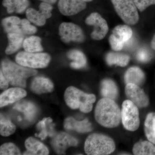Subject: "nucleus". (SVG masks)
Here are the masks:
<instances>
[{"instance_id": "15", "label": "nucleus", "mask_w": 155, "mask_h": 155, "mask_svg": "<svg viewBox=\"0 0 155 155\" xmlns=\"http://www.w3.org/2000/svg\"><path fill=\"white\" fill-rule=\"evenodd\" d=\"M14 110L24 114L25 119L29 122H33L36 119L38 114V109L31 102L25 100H21L14 105Z\"/></svg>"}, {"instance_id": "38", "label": "nucleus", "mask_w": 155, "mask_h": 155, "mask_svg": "<svg viewBox=\"0 0 155 155\" xmlns=\"http://www.w3.org/2000/svg\"><path fill=\"white\" fill-rule=\"evenodd\" d=\"M39 1H41V2H44L48 3V4L53 5L55 4L58 0H39Z\"/></svg>"}, {"instance_id": "34", "label": "nucleus", "mask_w": 155, "mask_h": 155, "mask_svg": "<svg viewBox=\"0 0 155 155\" xmlns=\"http://www.w3.org/2000/svg\"><path fill=\"white\" fill-rule=\"evenodd\" d=\"M109 41L111 48L115 51H119L124 47L125 43L114 34H112L109 37Z\"/></svg>"}, {"instance_id": "40", "label": "nucleus", "mask_w": 155, "mask_h": 155, "mask_svg": "<svg viewBox=\"0 0 155 155\" xmlns=\"http://www.w3.org/2000/svg\"><path fill=\"white\" fill-rule=\"evenodd\" d=\"M82 1L86 2H92L93 0H82Z\"/></svg>"}, {"instance_id": "4", "label": "nucleus", "mask_w": 155, "mask_h": 155, "mask_svg": "<svg viewBox=\"0 0 155 155\" xmlns=\"http://www.w3.org/2000/svg\"><path fill=\"white\" fill-rule=\"evenodd\" d=\"M116 149L114 140L110 137L100 134H92L87 138L84 151L87 155H109Z\"/></svg>"}, {"instance_id": "6", "label": "nucleus", "mask_w": 155, "mask_h": 155, "mask_svg": "<svg viewBox=\"0 0 155 155\" xmlns=\"http://www.w3.org/2000/svg\"><path fill=\"white\" fill-rule=\"evenodd\" d=\"M15 60L17 64L23 67L38 69L47 67L51 58L47 53L28 52L24 51L18 53Z\"/></svg>"}, {"instance_id": "37", "label": "nucleus", "mask_w": 155, "mask_h": 155, "mask_svg": "<svg viewBox=\"0 0 155 155\" xmlns=\"http://www.w3.org/2000/svg\"><path fill=\"white\" fill-rule=\"evenodd\" d=\"M9 82L1 70L0 73V87L2 90H6L9 86Z\"/></svg>"}, {"instance_id": "14", "label": "nucleus", "mask_w": 155, "mask_h": 155, "mask_svg": "<svg viewBox=\"0 0 155 155\" xmlns=\"http://www.w3.org/2000/svg\"><path fill=\"white\" fill-rule=\"evenodd\" d=\"M27 93L22 87H15L6 90L0 95L1 107L20 101L26 96Z\"/></svg>"}, {"instance_id": "35", "label": "nucleus", "mask_w": 155, "mask_h": 155, "mask_svg": "<svg viewBox=\"0 0 155 155\" xmlns=\"http://www.w3.org/2000/svg\"><path fill=\"white\" fill-rule=\"evenodd\" d=\"M137 8L140 12L144 11L150 6L155 5V0H134Z\"/></svg>"}, {"instance_id": "17", "label": "nucleus", "mask_w": 155, "mask_h": 155, "mask_svg": "<svg viewBox=\"0 0 155 155\" xmlns=\"http://www.w3.org/2000/svg\"><path fill=\"white\" fill-rule=\"evenodd\" d=\"M25 145L27 150L24 153L23 155L49 154V150L47 147L33 137H30L27 139L25 140Z\"/></svg>"}, {"instance_id": "28", "label": "nucleus", "mask_w": 155, "mask_h": 155, "mask_svg": "<svg viewBox=\"0 0 155 155\" xmlns=\"http://www.w3.org/2000/svg\"><path fill=\"white\" fill-rule=\"evenodd\" d=\"M132 151L135 155H155V146L150 141H140L134 145Z\"/></svg>"}, {"instance_id": "27", "label": "nucleus", "mask_w": 155, "mask_h": 155, "mask_svg": "<svg viewBox=\"0 0 155 155\" xmlns=\"http://www.w3.org/2000/svg\"><path fill=\"white\" fill-rule=\"evenodd\" d=\"M22 46L25 51L28 52H41L44 50L41 45V39L39 37L34 35L25 39Z\"/></svg>"}, {"instance_id": "21", "label": "nucleus", "mask_w": 155, "mask_h": 155, "mask_svg": "<svg viewBox=\"0 0 155 155\" xmlns=\"http://www.w3.org/2000/svg\"><path fill=\"white\" fill-rule=\"evenodd\" d=\"M8 46L6 48L5 52L7 55L14 54L22 47L24 41V35L21 33H9L7 35Z\"/></svg>"}, {"instance_id": "25", "label": "nucleus", "mask_w": 155, "mask_h": 155, "mask_svg": "<svg viewBox=\"0 0 155 155\" xmlns=\"http://www.w3.org/2000/svg\"><path fill=\"white\" fill-rule=\"evenodd\" d=\"M21 21V19L19 17L16 16H11L2 19V25L6 33L22 34L20 27Z\"/></svg>"}, {"instance_id": "3", "label": "nucleus", "mask_w": 155, "mask_h": 155, "mask_svg": "<svg viewBox=\"0 0 155 155\" xmlns=\"http://www.w3.org/2000/svg\"><path fill=\"white\" fill-rule=\"evenodd\" d=\"M64 99L69 107L79 109L84 113H88L92 110L93 104L95 102L94 94H88L74 87H69L64 94Z\"/></svg>"}, {"instance_id": "19", "label": "nucleus", "mask_w": 155, "mask_h": 155, "mask_svg": "<svg viewBox=\"0 0 155 155\" xmlns=\"http://www.w3.org/2000/svg\"><path fill=\"white\" fill-rule=\"evenodd\" d=\"M52 119L50 117L44 118L37 124V128L40 132L38 134H35V135L42 140L45 139L48 136L54 137L56 135Z\"/></svg>"}, {"instance_id": "13", "label": "nucleus", "mask_w": 155, "mask_h": 155, "mask_svg": "<svg viewBox=\"0 0 155 155\" xmlns=\"http://www.w3.org/2000/svg\"><path fill=\"white\" fill-rule=\"evenodd\" d=\"M59 11L65 16L76 15L87 8V2L82 0H59Z\"/></svg>"}, {"instance_id": "33", "label": "nucleus", "mask_w": 155, "mask_h": 155, "mask_svg": "<svg viewBox=\"0 0 155 155\" xmlns=\"http://www.w3.org/2000/svg\"><path fill=\"white\" fill-rule=\"evenodd\" d=\"M20 27L23 35H33L37 31L36 27L31 24V22L27 19H21Z\"/></svg>"}, {"instance_id": "12", "label": "nucleus", "mask_w": 155, "mask_h": 155, "mask_svg": "<svg viewBox=\"0 0 155 155\" xmlns=\"http://www.w3.org/2000/svg\"><path fill=\"white\" fill-rule=\"evenodd\" d=\"M78 141L76 139L68 134L61 132L54 136L51 145L58 154H65V152L70 147L76 146Z\"/></svg>"}, {"instance_id": "29", "label": "nucleus", "mask_w": 155, "mask_h": 155, "mask_svg": "<svg viewBox=\"0 0 155 155\" xmlns=\"http://www.w3.org/2000/svg\"><path fill=\"white\" fill-rule=\"evenodd\" d=\"M144 131L149 141L155 144V113H149L144 122Z\"/></svg>"}, {"instance_id": "7", "label": "nucleus", "mask_w": 155, "mask_h": 155, "mask_svg": "<svg viewBox=\"0 0 155 155\" xmlns=\"http://www.w3.org/2000/svg\"><path fill=\"white\" fill-rule=\"evenodd\" d=\"M138 107L130 100L124 101L121 110V121L127 130L134 131L139 127V112Z\"/></svg>"}, {"instance_id": "31", "label": "nucleus", "mask_w": 155, "mask_h": 155, "mask_svg": "<svg viewBox=\"0 0 155 155\" xmlns=\"http://www.w3.org/2000/svg\"><path fill=\"white\" fill-rule=\"evenodd\" d=\"M0 116V133L1 135L5 137L12 135L16 131V126L10 119L2 114H1Z\"/></svg>"}, {"instance_id": "24", "label": "nucleus", "mask_w": 155, "mask_h": 155, "mask_svg": "<svg viewBox=\"0 0 155 155\" xmlns=\"http://www.w3.org/2000/svg\"><path fill=\"white\" fill-rule=\"evenodd\" d=\"M130 60L129 55L123 53L110 52L106 56V62L110 66L116 65L121 67H126Z\"/></svg>"}, {"instance_id": "2", "label": "nucleus", "mask_w": 155, "mask_h": 155, "mask_svg": "<svg viewBox=\"0 0 155 155\" xmlns=\"http://www.w3.org/2000/svg\"><path fill=\"white\" fill-rule=\"evenodd\" d=\"M1 71L10 84L22 88L26 87L27 78L37 74L35 69L15 64L8 59L2 61Z\"/></svg>"}, {"instance_id": "8", "label": "nucleus", "mask_w": 155, "mask_h": 155, "mask_svg": "<svg viewBox=\"0 0 155 155\" xmlns=\"http://www.w3.org/2000/svg\"><path fill=\"white\" fill-rule=\"evenodd\" d=\"M59 34L61 40L65 43L71 41L83 43L85 35L79 25L70 22H64L59 26Z\"/></svg>"}, {"instance_id": "36", "label": "nucleus", "mask_w": 155, "mask_h": 155, "mask_svg": "<svg viewBox=\"0 0 155 155\" xmlns=\"http://www.w3.org/2000/svg\"><path fill=\"white\" fill-rule=\"evenodd\" d=\"M136 57L137 60L143 63L147 62L150 59L149 53L145 49H140L139 50Z\"/></svg>"}, {"instance_id": "22", "label": "nucleus", "mask_w": 155, "mask_h": 155, "mask_svg": "<svg viewBox=\"0 0 155 155\" xmlns=\"http://www.w3.org/2000/svg\"><path fill=\"white\" fill-rule=\"evenodd\" d=\"M145 80L143 71L139 67H133L127 69L125 75V83H131L140 86Z\"/></svg>"}, {"instance_id": "23", "label": "nucleus", "mask_w": 155, "mask_h": 155, "mask_svg": "<svg viewBox=\"0 0 155 155\" xmlns=\"http://www.w3.org/2000/svg\"><path fill=\"white\" fill-rule=\"evenodd\" d=\"M101 94L104 97L115 101L119 95V91L115 82L110 79L106 78L101 84Z\"/></svg>"}, {"instance_id": "10", "label": "nucleus", "mask_w": 155, "mask_h": 155, "mask_svg": "<svg viewBox=\"0 0 155 155\" xmlns=\"http://www.w3.org/2000/svg\"><path fill=\"white\" fill-rule=\"evenodd\" d=\"M87 25H92L94 29L91 34L92 39L100 41L104 38L109 31L107 22L101 14L93 12L87 17L85 20Z\"/></svg>"}, {"instance_id": "20", "label": "nucleus", "mask_w": 155, "mask_h": 155, "mask_svg": "<svg viewBox=\"0 0 155 155\" xmlns=\"http://www.w3.org/2000/svg\"><path fill=\"white\" fill-rule=\"evenodd\" d=\"M2 5L8 14H22L28 8L30 2L29 0H3Z\"/></svg>"}, {"instance_id": "18", "label": "nucleus", "mask_w": 155, "mask_h": 155, "mask_svg": "<svg viewBox=\"0 0 155 155\" xmlns=\"http://www.w3.org/2000/svg\"><path fill=\"white\" fill-rule=\"evenodd\" d=\"M64 127L67 130H75L79 133H86L92 130L91 124L87 119L78 121L72 117H68L64 121Z\"/></svg>"}, {"instance_id": "30", "label": "nucleus", "mask_w": 155, "mask_h": 155, "mask_svg": "<svg viewBox=\"0 0 155 155\" xmlns=\"http://www.w3.org/2000/svg\"><path fill=\"white\" fill-rule=\"evenodd\" d=\"M112 33L125 43L129 40L133 35L132 29L127 25H117L113 29Z\"/></svg>"}, {"instance_id": "26", "label": "nucleus", "mask_w": 155, "mask_h": 155, "mask_svg": "<svg viewBox=\"0 0 155 155\" xmlns=\"http://www.w3.org/2000/svg\"><path fill=\"white\" fill-rule=\"evenodd\" d=\"M67 58L72 60L70 64V67L73 69H80L86 66L87 59L85 55L80 50H70L67 54Z\"/></svg>"}, {"instance_id": "11", "label": "nucleus", "mask_w": 155, "mask_h": 155, "mask_svg": "<svg viewBox=\"0 0 155 155\" xmlns=\"http://www.w3.org/2000/svg\"><path fill=\"white\" fill-rule=\"evenodd\" d=\"M125 93L128 100L138 108L146 107L148 106V97L138 85L134 84H127L125 87Z\"/></svg>"}, {"instance_id": "16", "label": "nucleus", "mask_w": 155, "mask_h": 155, "mask_svg": "<svg viewBox=\"0 0 155 155\" xmlns=\"http://www.w3.org/2000/svg\"><path fill=\"white\" fill-rule=\"evenodd\" d=\"M54 87L51 81L42 76H38L34 78L31 84V91L38 94L51 92Z\"/></svg>"}, {"instance_id": "39", "label": "nucleus", "mask_w": 155, "mask_h": 155, "mask_svg": "<svg viewBox=\"0 0 155 155\" xmlns=\"http://www.w3.org/2000/svg\"><path fill=\"white\" fill-rule=\"evenodd\" d=\"M150 45L152 48L155 51V34L153 36L152 39L151 41Z\"/></svg>"}, {"instance_id": "32", "label": "nucleus", "mask_w": 155, "mask_h": 155, "mask_svg": "<svg viewBox=\"0 0 155 155\" xmlns=\"http://www.w3.org/2000/svg\"><path fill=\"white\" fill-rule=\"evenodd\" d=\"M1 155H21L18 147L12 143H7L1 146L0 148Z\"/></svg>"}, {"instance_id": "9", "label": "nucleus", "mask_w": 155, "mask_h": 155, "mask_svg": "<svg viewBox=\"0 0 155 155\" xmlns=\"http://www.w3.org/2000/svg\"><path fill=\"white\" fill-rule=\"evenodd\" d=\"M52 5L41 2L39 5L38 11L33 8H28L25 11L27 19L37 26H43L45 24L47 19L52 16Z\"/></svg>"}, {"instance_id": "5", "label": "nucleus", "mask_w": 155, "mask_h": 155, "mask_svg": "<svg viewBox=\"0 0 155 155\" xmlns=\"http://www.w3.org/2000/svg\"><path fill=\"white\" fill-rule=\"evenodd\" d=\"M118 16L128 25H134L138 22V9L134 0H111Z\"/></svg>"}, {"instance_id": "1", "label": "nucleus", "mask_w": 155, "mask_h": 155, "mask_svg": "<svg viewBox=\"0 0 155 155\" xmlns=\"http://www.w3.org/2000/svg\"><path fill=\"white\" fill-rule=\"evenodd\" d=\"M94 116L100 125L107 128H114L121 122V110L114 100L104 97L97 103Z\"/></svg>"}]
</instances>
